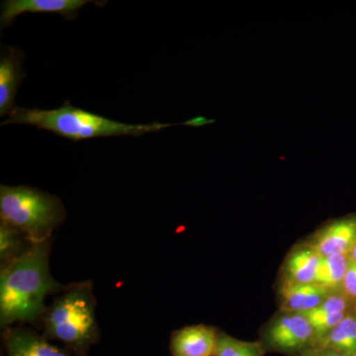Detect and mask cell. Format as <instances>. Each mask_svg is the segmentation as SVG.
Returning a JSON list of instances; mask_svg holds the SVG:
<instances>
[{
    "mask_svg": "<svg viewBox=\"0 0 356 356\" xmlns=\"http://www.w3.org/2000/svg\"><path fill=\"white\" fill-rule=\"evenodd\" d=\"M51 240L33 243L25 254L0 270V325L34 323L43 317L44 299L63 289L51 276Z\"/></svg>",
    "mask_w": 356,
    "mask_h": 356,
    "instance_id": "6da1fadb",
    "label": "cell"
},
{
    "mask_svg": "<svg viewBox=\"0 0 356 356\" xmlns=\"http://www.w3.org/2000/svg\"><path fill=\"white\" fill-rule=\"evenodd\" d=\"M8 124L34 126L72 140L118 136L140 137L177 125L159 122L149 124L122 123L72 106L69 102H65L58 108L51 110L28 109L16 106L2 125Z\"/></svg>",
    "mask_w": 356,
    "mask_h": 356,
    "instance_id": "7a4b0ae2",
    "label": "cell"
},
{
    "mask_svg": "<svg viewBox=\"0 0 356 356\" xmlns=\"http://www.w3.org/2000/svg\"><path fill=\"white\" fill-rule=\"evenodd\" d=\"M95 307L90 281L65 287L42 317L46 337L58 339L77 351L88 350L99 334Z\"/></svg>",
    "mask_w": 356,
    "mask_h": 356,
    "instance_id": "3957f363",
    "label": "cell"
},
{
    "mask_svg": "<svg viewBox=\"0 0 356 356\" xmlns=\"http://www.w3.org/2000/svg\"><path fill=\"white\" fill-rule=\"evenodd\" d=\"M67 211L60 198L32 187L0 186V219L13 225L33 243L51 240Z\"/></svg>",
    "mask_w": 356,
    "mask_h": 356,
    "instance_id": "277c9868",
    "label": "cell"
},
{
    "mask_svg": "<svg viewBox=\"0 0 356 356\" xmlns=\"http://www.w3.org/2000/svg\"><path fill=\"white\" fill-rule=\"evenodd\" d=\"M259 341L266 353L302 356L315 348L317 336L304 314L278 311L262 327Z\"/></svg>",
    "mask_w": 356,
    "mask_h": 356,
    "instance_id": "5b68a950",
    "label": "cell"
},
{
    "mask_svg": "<svg viewBox=\"0 0 356 356\" xmlns=\"http://www.w3.org/2000/svg\"><path fill=\"white\" fill-rule=\"evenodd\" d=\"M321 257L348 255L356 243V214L325 222L304 241Z\"/></svg>",
    "mask_w": 356,
    "mask_h": 356,
    "instance_id": "8992f818",
    "label": "cell"
},
{
    "mask_svg": "<svg viewBox=\"0 0 356 356\" xmlns=\"http://www.w3.org/2000/svg\"><path fill=\"white\" fill-rule=\"evenodd\" d=\"M90 0H4L1 2V29L13 24L24 13H57L65 19L74 20L79 9L91 3Z\"/></svg>",
    "mask_w": 356,
    "mask_h": 356,
    "instance_id": "52a82bcc",
    "label": "cell"
},
{
    "mask_svg": "<svg viewBox=\"0 0 356 356\" xmlns=\"http://www.w3.org/2000/svg\"><path fill=\"white\" fill-rule=\"evenodd\" d=\"M219 330L206 325H187L170 337L172 356L216 355Z\"/></svg>",
    "mask_w": 356,
    "mask_h": 356,
    "instance_id": "ba28073f",
    "label": "cell"
},
{
    "mask_svg": "<svg viewBox=\"0 0 356 356\" xmlns=\"http://www.w3.org/2000/svg\"><path fill=\"white\" fill-rule=\"evenodd\" d=\"M22 51L17 47L2 48L0 56V116H8L15 108V97L23 79L27 76L23 70Z\"/></svg>",
    "mask_w": 356,
    "mask_h": 356,
    "instance_id": "9c48e42d",
    "label": "cell"
},
{
    "mask_svg": "<svg viewBox=\"0 0 356 356\" xmlns=\"http://www.w3.org/2000/svg\"><path fill=\"white\" fill-rule=\"evenodd\" d=\"M320 257L305 243H300L288 252L281 266L280 284L315 283Z\"/></svg>",
    "mask_w": 356,
    "mask_h": 356,
    "instance_id": "30bf717a",
    "label": "cell"
},
{
    "mask_svg": "<svg viewBox=\"0 0 356 356\" xmlns=\"http://www.w3.org/2000/svg\"><path fill=\"white\" fill-rule=\"evenodd\" d=\"M3 339L7 356H70L46 337L23 327H7Z\"/></svg>",
    "mask_w": 356,
    "mask_h": 356,
    "instance_id": "8fae6325",
    "label": "cell"
},
{
    "mask_svg": "<svg viewBox=\"0 0 356 356\" xmlns=\"http://www.w3.org/2000/svg\"><path fill=\"white\" fill-rule=\"evenodd\" d=\"M332 292L321 285L280 284L278 306L280 311L307 314L313 311Z\"/></svg>",
    "mask_w": 356,
    "mask_h": 356,
    "instance_id": "7c38bea8",
    "label": "cell"
},
{
    "mask_svg": "<svg viewBox=\"0 0 356 356\" xmlns=\"http://www.w3.org/2000/svg\"><path fill=\"white\" fill-rule=\"evenodd\" d=\"M355 310V309H353ZM315 348H327L343 353L344 355L356 356V318L355 311L343 318L332 331L317 341Z\"/></svg>",
    "mask_w": 356,
    "mask_h": 356,
    "instance_id": "4fadbf2b",
    "label": "cell"
},
{
    "mask_svg": "<svg viewBox=\"0 0 356 356\" xmlns=\"http://www.w3.org/2000/svg\"><path fill=\"white\" fill-rule=\"evenodd\" d=\"M350 262L348 255L334 254L322 257L318 267L316 284L332 293L341 292Z\"/></svg>",
    "mask_w": 356,
    "mask_h": 356,
    "instance_id": "5bb4252c",
    "label": "cell"
},
{
    "mask_svg": "<svg viewBox=\"0 0 356 356\" xmlns=\"http://www.w3.org/2000/svg\"><path fill=\"white\" fill-rule=\"evenodd\" d=\"M32 245L19 229L0 220V268L25 254Z\"/></svg>",
    "mask_w": 356,
    "mask_h": 356,
    "instance_id": "9a60e30c",
    "label": "cell"
},
{
    "mask_svg": "<svg viewBox=\"0 0 356 356\" xmlns=\"http://www.w3.org/2000/svg\"><path fill=\"white\" fill-rule=\"evenodd\" d=\"M262 344L257 341H247L220 332L215 356H264Z\"/></svg>",
    "mask_w": 356,
    "mask_h": 356,
    "instance_id": "2e32d148",
    "label": "cell"
},
{
    "mask_svg": "<svg viewBox=\"0 0 356 356\" xmlns=\"http://www.w3.org/2000/svg\"><path fill=\"white\" fill-rule=\"evenodd\" d=\"M341 292L356 304V262L350 261V266L344 276Z\"/></svg>",
    "mask_w": 356,
    "mask_h": 356,
    "instance_id": "e0dca14e",
    "label": "cell"
},
{
    "mask_svg": "<svg viewBox=\"0 0 356 356\" xmlns=\"http://www.w3.org/2000/svg\"><path fill=\"white\" fill-rule=\"evenodd\" d=\"M302 356H348L344 355L343 353H337V351L327 350V348H314L312 350L307 351Z\"/></svg>",
    "mask_w": 356,
    "mask_h": 356,
    "instance_id": "ac0fdd59",
    "label": "cell"
},
{
    "mask_svg": "<svg viewBox=\"0 0 356 356\" xmlns=\"http://www.w3.org/2000/svg\"><path fill=\"white\" fill-rule=\"evenodd\" d=\"M348 257H350L351 261L356 262V243L353 250H351L350 254H348Z\"/></svg>",
    "mask_w": 356,
    "mask_h": 356,
    "instance_id": "d6986e66",
    "label": "cell"
},
{
    "mask_svg": "<svg viewBox=\"0 0 356 356\" xmlns=\"http://www.w3.org/2000/svg\"><path fill=\"white\" fill-rule=\"evenodd\" d=\"M353 311H355V318H356V304H355V310H353Z\"/></svg>",
    "mask_w": 356,
    "mask_h": 356,
    "instance_id": "ffe728a7",
    "label": "cell"
}]
</instances>
